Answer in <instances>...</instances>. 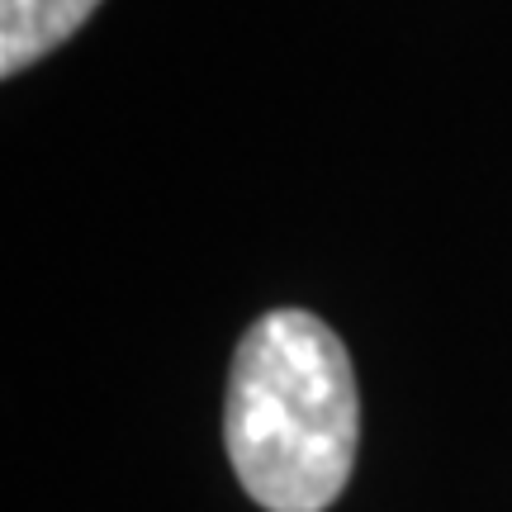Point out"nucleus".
I'll return each instance as SVG.
<instances>
[{"label":"nucleus","instance_id":"f03ea898","mask_svg":"<svg viewBox=\"0 0 512 512\" xmlns=\"http://www.w3.org/2000/svg\"><path fill=\"white\" fill-rule=\"evenodd\" d=\"M100 0H0V76H19L95 15Z\"/></svg>","mask_w":512,"mask_h":512},{"label":"nucleus","instance_id":"f257e3e1","mask_svg":"<svg viewBox=\"0 0 512 512\" xmlns=\"http://www.w3.org/2000/svg\"><path fill=\"white\" fill-rule=\"evenodd\" d=\"M233 475L266 512H323L347 489L361 446V394L342 337L304 309L242 332L223 403Z\"/></svg>","mask_w":512,"mask_h":512}]
</instances>
